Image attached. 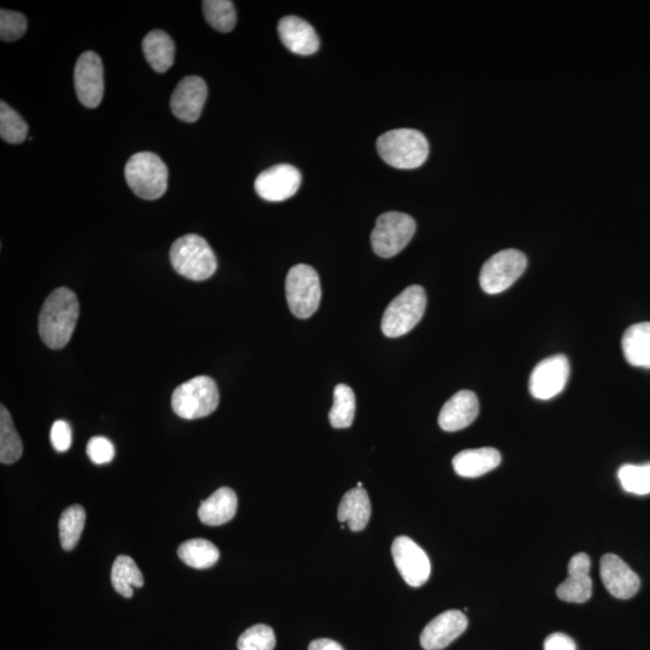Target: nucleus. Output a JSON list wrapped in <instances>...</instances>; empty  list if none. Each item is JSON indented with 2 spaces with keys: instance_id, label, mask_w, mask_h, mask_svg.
<instances>
[{
  "instance_id": "obj_1",
  "label": "nucleus",
  "mask_w": 650,
  "mask_h": 650,
  "mask_svg": "<svg viewBox=\"0 0 650 650\" xmlns=\"http://www.w3.org/2000/svg\"><path fill=\"white\" fill-rule=\"evenodd\" d=\"M80 313L79 300L68 288H58L45 300L39 316V334L52 350L68 345Z\"/></svg>"
},
{
  "instance_id": "obj_2",
  "label": "nucleus",
  "mask_w": 650,
  "mask_h": 650,
  "mask_svg": "<svg viewBox=\"0 0 650 650\" xmlns=\"http://www.w3.org/2000/svg\"><path fill=\"white\" fill-rule=\"evenodd\" d=\"M376 146L383 161L397 169L419 168L429 156L428 140L416 129L389 130L378 138Z\"/></svg>"
},
{
  "instance_id": "obj_3",
  "label": "nucleus",
  "mask_w": 650,
  "mask_h": 650,
  "mask_svg": "<svg viewBox=\"0 0 650 650\" xmlns=\"http://www.w3.org/2000/svg\"><path fill=\"white\" fill-rule=\"evenodd\" d=\"M170 262L177 274L192 281L208 280L217 270L214 250L208 241L195 234L181 236L174 242Z\"/></svg>"
},
{
  "instance_id": "obj_4",
  "label": "nucleus",
  "mask_w": 650,
  "mask_h": 650,
  "mask_svg": "<svg viewBox=\"0 0 650 650\" xmlns=\"http://www.w3.org/2000/svg\"><path fill=\"white\" fill-rule=\"evenodd\" d=\"M124 176L129 188L141 199L157 200L167 192L169 170L156 153H135L127 162Z\"/></svg>"
},
{
  "instance_id": "obj_5",
  "label": "nucleus",
  "mask_w": 650,
  "mask_h": 650,
  "mask_svg": "<svg viewBox=\"0 0 650 650\" xmlns=\"http://www.w3.org/2000/svg\"><path fill=\"white\" fill-rule=\"evenodd\" d=\"M220 393L217 384L209 376L192 378L174 390L171 407L177 416L193 421L208 417L217 410Z\"/></svg>"
},
{
  "instance_id": "obj_6",
  "label": "nucleus",
  "mask_w": 650,
  "mask_h": 650,
  "mask_svg": "<svg viewBox=\"0 0 650 650\" xmlns=\"http://www.w3.org/2000/svg\"><path fill=\"white\" fill-rule=\"evenodd\" d=\"M427 309V294L421 286H410L401 292L384 311L381 329L387 338H400L421 322Z\"/></svg>"
},
{
  "instance_id": "obj_7",
  "label": "nucleus",
  "mask_w": 650,
  "mask_h": 650,
  "mask_svg": "<svg viewBox=\"0 0 650 650\" xmlns=\"http://www.w3.org/2000/svg\"><path fill=\"white\" fill-rule=\"evenodd\" d=\"M416 221L403 212H386L377 218L371 233V245L377 256L392 258L410 244L416 233Z\"/></svg>"
},
{
  "instance_id": "obj_8",
  "label": "nucleus",
  "mask_w": 650,
  "mask_h": 650,
  "mask_svg": "<svg viewBox=\"0 0 650 650\" xmlns=\"http://www.w3.org/2000/svg\"><path fill=\"white\" fill-rule=\"evenodd\" d=\"M286 297L293 315L305 319L315 315L322 289L317 271L306 264L295 265L287 275Z\"/></svg>"
},
{
  "instance_id": "obj_9",
  "label": "nucleus",
  "mask_w": 650,
  "mask_h": 650,
  "mask_svg": "<svg viewBox=\"0 0 650 650\" xmlns=\"http://www.w3.org/2000/svg\"><path fill=\"white\" fill-rule=\"evenodd\" d=\"M528 267L527 256L518 250H505L494 254L484 263L480 285L487 294L505 292L524 274Z\"/></svg>"
},
{
  "instance_id": "obj_10",
  "label": "nucleus",
  "mask_w": 650,
  "mask_h": 650,
  "mask_svg": "<svg viewBox=\"0 0 650 650\" xmlns=\"http://www.w3.org/2000/svg\"><path fill=\"white\" fill-rule=\"evenodd\" d=\"M75 91L80 103L96 109L104 97V67L96 52L82 53L75 65Z\"/></svg>"
},
{
  "instance_id": "obj_11",
  "label": "nucleus",
  "mask_w": 650,
  "mask_h": 650,
  "mask_svg": "<svg viewBox=\"0 0 650 650\" xmlns=\"http://www.w3.org/2000/svg\"><path fill=\"white\" fill-rule=\"evenodd\" d=\"M394 564L411 587H422L428 582L431 573L430 559L415 541L407 536H399L392 546Z\"/></svg>"
},
{
  "instance_id": "obj_12",
  "label": "nucleus",
  "mask_w": 650,
  "mask_h": 650,
  "mask_svg": "<svg viewBox=\"0 0 650 650\" xmlns=\"http://www.w3.org/2000/svg\"><path fill=\"white\" fill-rule=\"evenodd\" d=\"M570 376V363L563 354L543 359L531 372L529 389L535 399L549 400L563 392Z\"/></svg>"
},
{
  "instance_id": "obj_13",
  "label": "nucleus",
  "mask_w": 650,
  "mask_h": 650,
  "mask_svg": "<svg viewBox=\"0 0 650 650\" xmlns=\"http://www.w3.org/2000/svg\"><path fill=\"white\" fill-rule=\"evenodd\" d=\"M301 185L300 171L289 164L274 165L260 173L254 189L260 198L271 203L285 202L297 194Z\"/></svg>"
},
{
  "instance_id": "obj_14",
  "label": "nucleus",
  "mask_w": 650,
  "mask_h": 650,
  "mask_svg": "<svg viewBox=\"0 0 650 650\" xmlns=\"http://www.w3.org/2000/svg\"><path fill=\"white\" fill-rule=\"evenodd\" d=\"M208 99V86L199 76H188L179 82L170 99V108L180 121L197 122Z\"/></svg>"
},
{
  "instance_id": "obj_15",
  "label": "nucleus",
  "mask_w": 650,
  "mask_h": 650,
  "mask_svg": "<svg viewBox=\"0 0 650 650\" xmlns=\"http://www.w3.org/2000/svg\"><path fill=\"white\" fill-rule=\"evenodd\" d=\"M600 575L602 583L614 598L628 600L640 590V577L617 555L606 554L601 558Z\"/></svg>"
},
{
  "instance_id": "obj_16",
  "label": "nucleus",
  "mask_w": 650,
  "mask_h": 650,
  "mask_svg": "<svg viewBox=\"0 0 650 650\" xmlns=\"http://www.w3.org/2000/svg\"><path fill=\"white\" fill-rule=\"evenodd\" d=\"M468 624V618L463 612H443L425 626L421 635L422 647L425 650L445 649L464 634Z\"/></svg>"
},
{
  "instance_id": "obj_17",
  "label": "nucleus",
  "mask_w": 650,
  "mask_h": 650,
  "mask_svg": "<svg viewBox=\"0 0 650 650\" xmlns=\"http://www.w3.org/2000/svg\"><path fill=\"white\" fill-rule=\"evenodd\" d=\"M478 413H480V403L477 395L471 390H460L443 405L439 415V425L448 433L463 430L475 422Z\"/></svg>"
},
{
  "instance_id": "obj_18",
  "label": "nucleus",
  "mask_w": 650,
  "mask_h": 650,
  "mask_svg": "<svg viewBox=\"0 0 650 650\" xmlns=\"http://www.w3.org/2000/svg\"><path fill=\"white\" fill-rule=\"evenodd\" d=\"M590 558L585 553L576 554L569 564V577L557 589L560 600L571 604H584L593 594V582L589 576Z\"/></svg>"
},
{
  "instance_id": "obj_19",
  "label": "nucleus",
  "mask_w": 650,
  "mask_h": 650,
  "mask_svg": "<svg viewBox=\"0 0 650 650\" xmlns=\"http://www.w3.org/2000/svg\"><path fill=\"white\" fill-rule=\"evenodd\" d=\"M283 46L300 56H310L319 49L318 35L310 25L298 16H286L277 27Z\"/></svg>"
},
{
  "instance_id": "obj_20",
  "label": "nucleus",
  "mask_w": 650,
  "mask_h": 650,
  "mask_svg": "<svg viewBox=\"0 0 650 650\" xmlns=\"http://www.w3.org/2000/svg\"><path fill=\"white\" fill-rule=\"evenodd\" d=\"M501 463V454L498 449L484 447L466 449L455 455L453 468L459 476L476 478L488 474L498 468Z\"/></svg>"
},
{
  "instance_id": "obj_21",
  "label": "nucleus",
  "mask_w": 650,
  "mask_h": 650,
  "mask_svg": "<svg viewBox=\"0 0 650 650\" xmlns=\"http://www.w3.org/2000/svg\"><path fill=\"white\" fill-rule=\"evenodd\" d=\"M238 511V496L233 489L223 487L202 502L199 518L209 527H220L230 522Z\"/></svg>"
},
{
  "instance_id": "obj_22",
  "label": "nucleus",
  "mask_w": 650,
  "mask_h": 650,
  "mask_svg": "<svg viewBox=\"0 0 650 650\" xmlns=\"http://www.w3.org/2000/svg\"><path fill=\"white\" fill-rule=\"evenodd\" d=\"M371 517V502L364 488H353L342 498L338 519L347 523L352 531H362L368 525Z\"/></svg>"
},
{
  "instance_id": "obj_23",
  "label": "nucleus",
  "mask_w": 650,
  "mask_h": 650,
  "mask_svg": "<svg viewBox=\"0 0 650 650\" xmlns=\"http://www.w3.org/2000/svg\"><path fill=\"white\" fill-rule=\"evenodd\" d=\"M622 347L630 365L650 369V322L637 323L626 329Z\"/></svg>"
},
{
  "instance_id": "obj_24",
  "label": "nucleus",
  "mask_w": 650,
  "mask_h": 650,
  "mask_svg": "<svg viewBox=\"0 0 650 650\" xmlns=\"http://www.w3.org/2000/svg\"><path fill=\"white\" fill-rule=\"evenodd\" d=\"M143 51L155 72L165 73L173 67L175 44L169 34L163 31L150 32L143 41Z\"/></svg>"
},
{
  "instance_id": "obj_25",
  "label": "nucleus",
  "mask_w": 650,
  "mask_h": 650,
  "mask_svg": "<svg viewBox=\"0 0 650 650\" xmlns=\"http://www.w3.org/2000/svg\"><path fill=\"white\" fill-rule=\"evenodd\" d=\"M111 583L118 594L130 599L134 594L133 588L144 587L145 579L133 558L120 555L112 566Z\"/></svg>"
},
{
  "instance_id": "obj_26",
  "label": "nucleus",
  "mask_w": 650,
  "mask_h": 650,
  "mask_svg": "<svg viewBox=\"0 0 650 650\" xmlns=\"http://www.w3.org/2000/svg\"><path fill=\"white\" fill-rule=\"evenodd\" d=\"M177 555L189 567L204 570L214 566L220 559V551L214 543L204 539L183 542L177 548Z\"/></svg>"
},
{
  "instance_id": "obj_27",
  "label": "nucleus",
  "mask_w": 650,
  "mask_h": 650,
  "mask_svg": "<svg viewBox=\"0 0 650 650\" xmlns=\"http://www.w3.org/2000/svg\"><path fill=\"white\" fill-rule=\"evenodd\" d=\"M23 445L13 418L4 405L0 406V462L14 464L22 457Z\"/></svg>"
},
{
  "instance_id": "obj_28",
  "label": "nucleus",
  "mask_w": 650,
  "mask_h": 650,
  "mask_svg": "<svg viewBox=\"0 0 650 650\" xmlns=\"http://www.w3.org/2000/svg\"><path fill=\"white\" fill-rule=\"evenodd\" d=\"M356 415V395L346 384L334 389V404L329 412V422L335 429L350 428Z\"/></svg>"
},
{
  "instance_id": "obj_29",
  "label": "nucleus",
  "mask_w": 650,
  "mask_h": 650,
  "mask_svg": "<svg viewBox=\"0 0 650 650\" xmlns=\"http://www.w3.org/2000/svg\"><path fill=\"white\" fill-rule=\"evenodd\" d=\"M86 523L85 508L74 505L64 510L59 519V539L65 551H73L78 545Z\"/></svg>"
},
{
  "instance_id": "obj_30",
  "label": "nucleus",
  "mask_w": 650,
  "mask_h": 650,
  "mask_svg": "<svg viewBox=\"0 0 650 650\" xmlns=\"http://www.w3.org/2000/svg\"><path fill=\"white\" fill-rule=\"evenodd\" d=\"M206 21L221 33L232 32L236 25V11L230 0H206L203 3Z\"/></svg>"
},
{
  "instance_id": "obj_31",
  "label": "nucleus",
  "mask_w": 650,
  "mask_h": 650,
  "mask_svg": "<svg viewBox=\"0 0 650 650\" xmlns=\"http://www.w3.org/2000/svg\"><path fill=\"white\" fill-rule=\"evenodd\" d=\"M28 124L19 112L2 102L0 103V137L9 144H22L27 139Z\"/></svg>"
},
{
  "instance_id": "obj_32",
  "label": "nucleus",
  "mask_w": 650,
  "mask_h": 650,
  "mask_svg": "<svg viewBox=\"0 0 650 650\" xmlns=\"http://www.w3.org/2000/svg\"><path fill=\"white\" fill-rule=\"evenodd\" d=\"M618 478L626 493L640 496L650 494V463L623 465L618 470Z\"/></svg>"
},
{
  "instance_id": "obj_33",
  "label": "nucleus",
  "mask_w": 650,
  "mask_h": 650,
  "mask_svg": "<svg viewBox=\"0 0 650 650\" xmlns=\"http://www.w3.org/2000/svg\"><path fill=\"white\" fill-rule=\"evenodd\" d=\"M276 636L268 625L257 624L247 629L238 641L239 650H274Z\"/></svg>"
},
{
  "instance_id": "obj_34",
  "label": "nucleus",
  "mask_w": 650,
  "mask_h": 650,
  "mask_svg": "<svg viewBox=\"0 0 650 650\" xmlns=\"http://www.w3.org/2000/svg\"><path fill=\"white\" fill-rule=\"evenodd\" d=\"M27 31V19L16 11L0 10V39L13 43L25 35Z\"/></svg>"
},
{
  "instance_id": "obj_35",
  "label": "nucleus",
  "mask_w": 650,
  "mask_h": 650,
  "mask_svg": "<svg viewBox=\"0 0 650 650\" xmlns=\"http://www.w3.org/2000/svg\"><path fill=\"white\" fill-rule=\"evenodd\" d=\"M87 455L94 464H108L115 458V446L106 437H92L87 445Z\"/></svg>"
},
{
  "instance_id": "obj_36",
  "label": "nucleus",
  "mask_w": 650,
  "mask_h": 650,
  "mask_svg": "<svg viewBox=\"0 0 650 650\" xmlns=\"http://www.w3.org/2000/svg\"><path fill=\"white\" fill-rule=\"evenodd\" d=\"M50 439L52 447L57 452H67L72 447L73 433L72 427L65 421H56L51 428Z\"/></svg>"
},
{
  "instance_id": "obj_37",
  "label": "nucleus",
  "mask_w": 650,
  "mask_h": 650,
  "mask_svg": "<svg viewBox=\"0 0 650 650\" xmlns=\"http://www.w3.org/2000/svg\"><path fill=\"white\" fill-rule=\"evenodd\" d=\"M545 650H577V646L570 636L555 632L546 638Z\"/></svg>"
},
{
  "instance_id": "obj_38",
  "label": "nucleus",
  "mask_w": 650,
  "mask_h": 650,
  "mask_svg": "<svg viewBox=\"0 0 650 650\" xmlns=\"http://www.w3.org/2000/svg\"><path fill=\"white\" fill-rule=\"evenodd\" d=\"M309 650H344L341 644L328 638H319V640L312 641Z\"/></svg>"
},
{
  "instance_id": "obj_39",
  "label": "nucleus",
  "mask_w": 650,
  "mask_h": 650,
  "mask_svg": "<svg viewBox=\"0 0 650 650\" xmlns=\"http://www.w3.org/2000/svg\"><path fill=\"white\" fill-rule=\"evenodd\" d=\"M357 488H363V483H362V482H359V483L357 484Z\"/></svg>"
}]
</instances>
